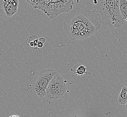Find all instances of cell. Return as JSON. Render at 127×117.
<instances>
[{
    "label": "cell",
    "mask_w": 127,
    "mask_h": 117,
    "mask_svg": "<svg viewBox=\"0 0 127 117\" xmlns=\"http://www.w3.org/2000/svg\"><path fill=\"white\" fill-rule=\"evenodd\" d=\"M102 25L96 10H88L76 6L66 15L63 28L71 40H84L95 34Z\"/></svg>",
    "instance_id": "obj_1"
},
{
    "label": "cell",
    "mask_w": 127,
    "mask_h": 117,
    "mask_svg": "<svg viewBox=\"0 0 127 117\" xmlns=\"http://www.w3.org/2000/svg\"><path fill=\"white\" fill-rule=\"evenodd\" d=\"M96 10L103 25L110 29L122 26L125 24L120 13V0H93Z\"/></svg>",
    "instance_id": "obj_2"
},
{
    "label": "cell",
    "mask_w": 127,
    "mask_h": 117,
    "mask_svg": "<svg viewBox=\"0 0 127 117\" xmlns=\"http://www.w3.org/2000/svg\"><path fill=\"white\" fill-rule=\"evenodd\" d=\"M56 72V70L53 69H47L40 72L37 74L32 85V90L35 95L40 98L45 96L47 87Z\"/></svg>",
    "instance_id": "obj_3"
},
{
    "label": "cell",
    "mask_w": 127,
    "mask_h": 117,
    "mask_svg": "<svg viewBox=\"0 0 127 117\" xmlns=\"http://www.w3.org/2000/svg\"><path fill=\"white\" fill-rule=\"evenodd\" d=\"M66 90V83L62 76L57 72L47 87L45 97L49 100H56L63 97Z\"/></svg>",
    "instance_id": "obj_4"
},
{
    "label": "cell",
    "mask_w": 127,
    "mask_h": 117,
    "mask_svg": "<svg viewBox=\"0 0 127 117\" xmlns=\"http://www.w3.org/2000/svg\"><path fill=\"white\" fill-rule=\"evenodd\" d=\"M19 0H0V17L8 19L18 11Z\"/></svg>",
    "instance_id": "obj_5"
},
{
    "label": "cell",
    "mask_w": 127,
    "mask_h": 117,
    "mask_svg": "<svg viewBox=\"0 0 127 117\" xmlns=\"http://www.w3.org/2000/svg\"><path fill=\"white\" fill-rule=\"evenodd\" d=\"M118 102L121 105H125L127 102V87H123L118 98Z\"/></svg>",
    "instance_id": "obj_6"
},
{
    "label": "cell",
    "mask_w": 127,
    "mask_h": 117,
    "mask_svg": "<svg viewBox=\"0 0 127 117\" xmlns=\"http://www.w3.org/2000/svg\"><path fill=\"white\" fill-rule=\"evenodd\" d=\"M119 8L121 15L125 21L127 19V0H120Z\"/></svg>",
    "instance_id": "obj_7"
},
{
    "label": "cell",
    "mask_w": 127,
    "mask_h": 117,
    "mask_svg": "<svg viewBox=\"0 0 127 117\" xmlns=\"http://www.w3.org/2000/svg\"><path fill=\"white\" fill-rule=\"evenodd\" d=\"M87 68L85 66L80 65L77 68L76 71L74 73L78 74V75L83 76L84 74L87 73H86V71L87 70Z\"/></svg>",
    "instance_id": "obj_8"
},
{
    "label": "cell",
    "mask_w": 127,
    "mask_h": 117,
    "mask_svg": "<svg viewBox=\"0 0 127 117\" xmlns=\"http://www.w3.org/2000/svg\"><path fill=\"white\" fill-rule=\"evenodd\" d=\"M37 37L36 35H32L30 37H29L26 40V44L27 45L30 46L31 47H34V44H33V40Z\"/></svg>",
    "instance_id": "obj_9"
},
{
    "label": "cell",
    "mask_w": 127,
    "mask_h": 117,
    "mask_svg": "<svg viewBox=\"0 0 127 117\" xmlns=\"http://www.w3.org/2000/svg\"><path fill=\"white\" fill-rule=\"evenodd\" d=\"M43 46H44V44H43L42 42L38 41V43H37V49H41V48H42L43 47Z\"/></svg>",
    "instance_id": "obj_10"
},
{
    "label": "cell",
    "mask_w": 127,
    "mask_h": 117,
    "mask_svg": "<svg viewBox=\"0 0 127 117\" xmlns=\"http://www.w3.org/2000/svg\"><path fill=\"white\" fill-rule=\"evenodd\" d=\"M39 41L42 42L43 44H44L45 43V42H46V39L44 37H40V38H39Z\"/></svg>",
    "instance_id": "obj_11"
},
{
    "label": "cell",
    "mask_w": 127,
    "mask_h": 117,
    "mask_svg": "<svg viewBox=\"0 0 127 117\" xmlns=\"http://www.w3.org/2000/svg\"><path fill=\"white\" fill-rule=\"evenodd\" d=\"M9 117H19L18 116H17V115H12V116H10Z\"/></svg>",
    "instance_id": "obj_12"
},
{
    "label": "cell",
    "mask_w": 127,
    "mask_h": 117,
    "mask_svg": "<svg viewBox=\"0 0 127 117\" xmlns=\"http://www.w3.org/2000/svg\"><path fill=\"white\" fill-rule=\"evenodd\" d=\"M125 108L127 110V102L126 104H125Z\"/></svg>",
    "instance_id": "obj_13"
},
{
    "label": "cell",
    "mask_w": 127,
    "mask_h": 117,
    "mask_svg": "<svg viewBox=\"0 0 127 117\" xmlns=\"http://www.w3.org/2000/svg\"><path fill=\"white\" fill-rule=\"evenodd\" d=\"M126 21H127V19H126Z\"/></svg>",
    "instance_id": "obj_14"
},
{
    "label": "cell",
    "mask_w": 127,
    "mask_h": 117,
    "mask_svg": "<svg viewBox=\"0 0 127 117\" xmlns=\"http://www.w3.org/2000/svg\"></svg>",
    "instance_id": "obj_15"
}]
</instances>
